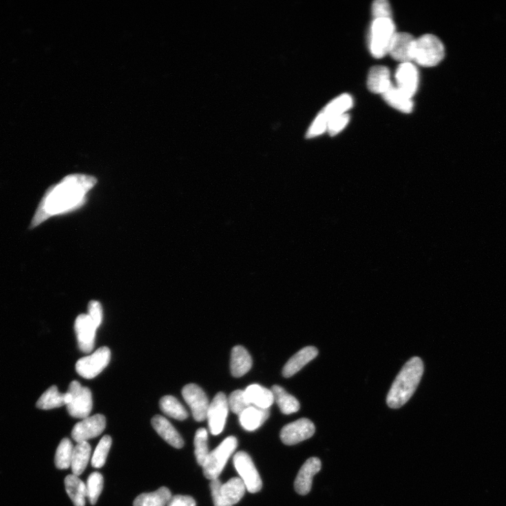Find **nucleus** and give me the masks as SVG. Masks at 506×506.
Here are the masks:
<instances>
[{"label":"nucleus","instance_id":"nucleus-1","mask_svg":"<svg viewBox=\"0 0 506 506\" xmlns=\"http://www.w3.org/2000/svg\"><path fill=\"white\" fill-rule=\"evenodd\" d=\"M97 180L85 175H71L51 186L45 192L34 215L30 229H35L52 217L66 213L84 204L87 193Z\"/></svg>","mask_w":506,"mask_h":506},{"label":"nucleus","instance_id":"nucleus-2","mask_svg":"<svg viewBox=\"0 0 506 506\" xmlns=\"http://www.w3.org/2000/svg\"><path fill=\"white\" fill-rule=\"evenodd\" d=\"M423 371V361L418 357L412 358L403 366L387 397L390 408L399 409L411 399L419 385Z\"/></svg>","mask_w":506,"mask_h":506},{"label":"nucleus","instance_id":"nucleus-3","mask_svg":"<svg viewBox=\"0 0 506 506\" xmlns=\"http://www.w3.org/2000/svg\"><path fill=\"white\" fill-rule=\"evenodd\" d=\"M395 33V25L392 19H375L369 35V50L371 54L377 59H381L388 54Z\"/></svg>","mask_w":506,"mask_h":506},{"label":"nucleus","instance_id":"nucleus-4","mask_svg":"<svg viewBox=\"0 0 506 506\" xmlns=\"http://www.w3.org/2000/svg\"><path fill=\"white\" fill-rule=\"evenodd\" d=\"M445 57L444 45L440 39L426 34L416 39L412 61L424 67H432L440 63Z\"/></svg>","mask_w":506,"mask_h":506},{"label":"nucleus","instance_id":"nucleus-5","mask_svg":"<svg viewBox=\"0 0 506 506\" xmlns=\"http://www.w3.org/2000/svg\"><path fill=\"white\" fill-rule=\"evenodd\" d=\"M238 446V439L231 436L212 452L202 468L205 477L212 481L218 479L229 458Z\"/></svg>","mask_w":506,"mask_h":506},{"label":"nucleus","instance_id":"nucleus-6","mask_svg":"<svg viewBox=\"0 0 506 506\" xmlns=\"http://www.w3.org/2000/svg\"><path fill=\"white\" fill-rule=\"evenodd\" d=\"M67 392L71 394V400L66 405L69 414L76 419L87 418L93 406L91 390L87 387H83L78 381H74L71 383Z\"/></svg>","mask_w":506,"mask_h":506},{"label":"nucleus","instance_id":"nucleus-7","mask_svg":"<svg viewBox=\"0 0 506 506\" xmlns=\"http://www.w3.org/2000/svg\"><path fill=\"white\" fill-rule=\"evenodd\" d=\"M111 350L107 347L98 348L92 355L80 359L76 365L77 373L84 379H92L103 372L111 360Z\"/></svg>","mask_w":506,"mask_h":506},{"label":"nucleus","instance_id":"nucleus-8","mask_svg":"<svg viewBox=\"0 0 506 506\" xmlns=\"http://www.w3.org/2000/svg\"><path fill=\"white\" fill-rule=\"evenodd\" d=\"M233 464L246 489L253 494L260 492L262 482L251 456L244 452L236 453L233 457Z\"/></svg>","mask_w":506,"mask_h":506},{"label":"nucleus","instance_id":"nucleus-9","mask_svg":"<svg viewBox=\"0 0 506 506\" xmlns=\"http://www.w3.org/2000/svg\"><path fill=\"white\" fill-rule=\"evenodd\" d=\"M182 396L189 405L195 421L202 422L207 419L210 406L209 398L204 390L196 384H188L182 389Z\"/></svg>","mask_w":506,"mask_h":506},{"label":"nucleus","instance_id":"nucleus-10","mask_svg":"<svg viewBox=\"0 0 506 506\" xmlns=\"http://www.w3.org/2000/svg\"><path fill=\"white\" fill-rule=\"evenodd\" d=\"M315 432L314 423L308 419H300L285 425L281 431L284 444L294 445L312 437Z\"/></svg>","mask_w":506,"mask_h":506},{"label":"nucleus","instance_id":"nucleus-11","mask_svg":"<svg viewBox=\"0 0 506 506\" xmlns=\"http://www.w3.org/2000/svg\"><path fill=\"white\" fill-rule=\"evenodd\" d=\"M105 416L96 414L88 417L78 423L72 430V437L78 443L87 442L90 439L99 436L106 428Z\"/></svg>","mask_w":506,"mask_h":506},{"label":"nucleus","instance_id":"nucleus-12","mask_svg":"<svg viewBox=\"0 0 506 506\" xmlns=\"http://www.w3.org/2000/svg\"><path fill=\"white\" fill-rule=\"evenodd\" d=\"M229 409L228 399L225 394L218 393L210 403L207 414L209 429L213 434L218 435L223 431Z\"/></svg>","mask_w":506,"mask_h":506},{"label":"nucleus","instance_id":"nucleus-13","mask_svg":"<svg viewBox=\"0 0 506 506\" xmlns=\"http://www.w3.org/2000/svg\"><path fill=\"white\" fill-rule=\"evenodd\" d=\"M74 328L80 350L84 353H90L94 348L97 328L88 315L85 314L76 318Z\"/></svg>","mask_w":506,"mask_h":506},{"label":"nucleus","instance_id":"nucleus-14","mask_svg":"<svg viewBox=\"0 0 506 506\" xmlns=\"http://www.w3.org/2000/svg\"><path fill=\"white\" fill-rule=\"evenodd\" d=\"M416 39L408 32H396L390 45L388 54L402 63L412 61Z\"/></svg>","mask_w":506,"mask_h":506},{"label":"nucleus","instance_id":"nucleus-15","mask_svg":"<svg viewBox=\"0 0 506 506\" xmlns=\"http://www.w3.org/2000/svg\"><path fill=\"white\" fill-rule=\"evenodd\" d=\"M395 78L397 87L412 98L417 91L419 81L417 67L410 62L401 63L397 67Z\"/></svg>","mask_w":506,"mask_h":506},{"label":"nucleus","instance_id":"nucleus-16","mask_svg":"<svg viewBox=\"0 0 506 506\" xmlns=\"http://www.w3.org/2000/svg\"><path fill=\"white\" fill-rule=\"evenodd\" d=\"M321 469V462L317 457L307 460L301 467L295 481V489L300 495H307L312 489L314 476Z\"/></svg>","mask_w":506,"mask_h":506},{"label":"nucleus","instance_id":"nucleus-17","mask_svg":"<svg viewBox=\"0 0 506 506\" xmlns=\"http://www.w3.org/2000/svg\"><path fill=\"white\" fill-rule=\"evenodd\" d=\"M151 424L157 433L169 445L176 449H182L185 442L175 427L165 417L157 415L151 420Z\"/></svg>","mask_w":506,"mask_h":506},{"label":"nucleus","instance_id":"nucleus-18","mask_svg":"<svg viewBox=\"0 0 506 506\" xmlns=\"http://www.w3.org/2000/svg\"><path fill=\"white\" fill-rule=\"evenodd\" d=\"M318 353V350L315 347L309 346L302 348L285 364L283 368V376L285 378L292 377L304 366L317 357Z\"/></svg>","mask_w":506,"mask_h":506},{"label":"nucleus","instance_id":"nucleus-19","mask_svg":"<svg viewBox=\"0 0 506 506\" xmlns=\"http://www.w3.org/2000/svg\"><path fill=\"white\" fill-rule=\"evenodd\" d=\"M392 85L390 73L387 67L376 65L371 67L367 80V86L371 92L383 94Z\"/></svg>","mask_w":506,"mask_h":506},{"label":"nucleus","instance_id":"nucleus-20","mask_svg":"<svg viewBox=\"0 0 506 506\" xmlns=\"http://www.w3.org/2000/svg\"><path fill=\"white\" fill-rule=\"evenodd\" d=\"M253 365L251 356L242 346H235L232 349L231 356V371L235 378H240L246 375Z\"/></svg>","mask_w":506,"mask_h":506},{"label":"nucleus","instance_id":"nucleus-21","mask_svg":"<svg viewBox=\"0 0 506 506\" xmlns=\"http://www.w3.org/2000/svg\"><path fill=\"white\" fill-rule=\"evenodd\" d=\"M247 401L258 408L269 409L275 401L272 390L260 385L254 384L249 386L244 391Z\"/></svg>","mask_w":506,"mask_h":506},{"label":"nucleus","instance_id":"nucleus-22","mask_svg":"<svg viewBox=\"0 0 506 506\" xmlns=\"http://www.w3.org/2000/svg\"><path fill=\"white\" fill-rule=\"evenodd\" d=\"M382 95L386 103L395 109L404 114L412 112L414 103L412 98L405 94L397 87L392 85Z\"/></svg>","mask_w":506,"mask_h":506},{"label":"nucleus","instance_id":"nucleus-23","mask_svg":"<svg viewBox=\"0 0 506 506\" xmlns=\"http://www.w3.org/2000/svg\"><path fill=\"white\" fill-rule=\"evenodd\" d=\"M268 417V409H261L252 405L240 415V421L245 430L254 431L261 427Z\"/></svg>","mask_w":506,"mask_h":506},{"label":"nucleus","instance_id":"nucleus-24","mask_svg":"<svg viewBox=\"0 0 506 506\" xmlns=\"http://www.w3.org/2000/svg\"><path fill=\"white\" fill-rule=\"evenodd\" d=\"M352 106L353 100L352 96L348 94H344L333 100L320 114L328 123L331 119L346 114Z\"/></svg>","mask_w":506,"mask_h":506},{"label":"nucleus","instance_id":"nucleus-25","mask_svg":"<svg viewBox=\"0 0 506 506\" xmlns=\"http://www.w3.org/2000/svg\"><path fill=\"white\" fill-rule=\"evenodd\" d=\"M65 491L75 506H85L87 497L86 485L75 475L65 478Z\"/></svg>","mask_w":506,"mask_h":506},{"label":"nucleus","instance_id":"nucleus-26","mask_svg":"<svg viewBox=\"0 0 506 506\" xmlns=\"http://www.w3.org/2000/svg\"><path fill=\"white\" fill-rule=\"evenodd\" d=\"M172 494L167 487H160L151 493H145L134 500V506H165L171 500Z\"/></svg>","mask_w":506,"mask_h":506},{"label":"nucleus","instance_id":"nucleus-27","mask_svg":"<svg viewBox=\"0 0 506 506\" xmlns=\"http://www.w3.org/2000/svg\"><path fill=\"white\" fill-rule=\"evenodd\" d=\"M246 489V485L241 478H233L222 485L221 493L224 500L233 506L244 497Z\"/></svg>","mask_w":506,"mask_h":506},{"label":"nucleus","instance_id":"nucleus-28","mask_svg":"<svg viewBox=\"0 0 506 506\" xmlns=\"http://www.w3.org/2000/svg\"><path fill=\"white\" fill-rule=\"evenodd\" d=\"M272 392L275 401L284 414L289 415L299 411V403L297 399L288 393L282 387L274 386Z\"/></svg>","mask_w":506,"mask_h":506},{"label":"nucleus","instance_id":"nucleus-29","mask_svg":"<svg viewBox=\"0 0 506 506\" xmlns=\"http://www.w3.org/2000/svg\"><path fill=\"white\" fill-rule=\"evenodd\" d=\"M91 446L87 442L78 443L74 447L72 461L74 475L81 476L89 463L91 455Z\"/></svg>","mask_w":506,"mask_h":506},{"label":"nucleus","instance_id":"nucleus-30","mask_svg":"<svg viewBox=\"0 0 506 506\" xmlns=\"http://www.w3.org/2000/svg\"><path fill=\"white\" fill-rule=\"evenodd\" d=\"M160 408L165 414L178 421H184L189 417L183 405L176 397L171 395L161 398Z\"/></svg>","mask_w":506,"mask_h":506},{"label":"nucleus","instance_id":"nucleus-31","mask_svg":"<svg viewBox=\"0 0 506 506\" xmlns=\"http://www.w3.org/2000/svg\"><path fill=\"white\" fill-rule=\"evenodd\" d=\"M65 405V393H60L56 386L50 387L36 403L37 408L49 410L59 408Z\"/></svg>","mask_w":506,"mask_h":506},{"label":"nucleus","instance_id":"nucleus-32","mask_svg":"<svg viewBox=\"0 0 506 506\" xmlns=\"http://www.w3.org/2000/svg\"><path fill=\"white\" fill-rule=\"evenodd\" d=\"M208 431L205 428H199L195 434L194 447L196 461L202 467L205 465L210 454L208 446Z\"/></svg>","mask_w":506,"mask_h":506},{"label":"nucleus","instance_id":"nucleus-33","mask_svg":"<svg viewBox=\"0 0 506 506\" xmlns=\"http://www.w3.org/2000/svg\"><path fill=\"white\" fill-rule=\"evenodd\" d=\"M74 449L70 439L64 438L61 441L55 456V465L57 468L63 470L71 467Z\"/></svg>","mask_w":506,"mask_h":506},{"label":"nucleus","instance_id":"nucleus-34","mask_svg":"<svg viewBox=\"0 0 506 506\" xmlns=\"http://www.w3.org/2000/svg\"><path fill=\"white\" fill-rule=\"evenodd\" d=\"M112 445V439L109 435H105L101 439L92 458V465L94 467L99 468L105 465Z\"/></svg>","mask_w":506,"mask_h":506},{"label":"nucleus","instance_id":"nucleus-35","mask_svg":"<svg viewBox=\"0 0 506 506\" xmlns=\"http://www.w3.org/2000/svg\"><path fill=\"white\" fill-rule=\"evenodd\" d=\"M104 478L98 472L92 474L87 482V497L92 505H95L103 489Z\"/></svg>","mask_w":506,"mask_h":506},{"label":"nucleus","instance_id":"nucleus-36","mask_svg":"<svg viewBox=\"0 0 506 506\" xmlns=\"http://www.w3.org/2000/svg\"><path fill=\"white\" fill-rule=\"evenodd\" d=\"M229 408L231 411L239 416L252 405L247 401L244 391L238 390L233 391L228 399Z\"/></svg>","mask_w":506,"mask_h":506},{"label":"nucleus","instance_id":"nucleus-37","mask_svg":"<svg viewBox=\"0 0 506 506\" xmlns=\"http://www.w3.org/2000/svg\"><path fill=\"white\" fill-rule=\"evenodd\" d=\"M349 121L350 116L348 114L331 119L327 127L330 136H335V135L341 132L347 126Z\"/></svg>","mask_w":506,"mask_h":506},{"label":"nucleus","instance_id":"nucleus-38","mask_svg":"<svg viewBox=\"0 0 506 506\" xmlns=\"http://www.w3.org/2000/svg\"><path fill=\"white\" fill-rule=\"evenodd\" d=\"M372 14L375 19H392V10L386 0H377L372 6Z\"/></svg>","mask_w":506,"mask_h":506},{"label":"nucleus","instance_id":"nucleus-39","mask_svg":"<svg viewBox=\"0 0 506 506\" xmlns=\"http://www.w3.org/2000/svg\"><path fill=\"white\" fill-rule=\"evenodd\" d=\"M88 316L98 328L103 320V310L99 302L92 300L88 305Z\"/></svg>","mask_w":506,"mask_h":506},{"label":"nucleus","instance_id":"nucleus-40","mask_svg":"<svg viewBox=\"0 0 506 506\" xmlns=\"http://www.w3.org/2000/svg\"><path fill=\"white\" fill-rule=\"evenodd\" d=\"M327 127L328 122L323 116L319 114L310 128L307 137L308 138H313L318 136V135L323 134L326 129H327Z\"/></svg>","mask_w":506,"mask_h":506},{"label":"nucleus","instance_id":"nucleus-41","mask_svg":"<svg viewBox=\"0 0 506 506\" xmlns=\"http://www.w3.org/2000/svg\"><path fill=\"white\" fill-rule=\"evenodd\" d=\"M210 487L215 506H232L223 498L221 493L222 483L218 479L212 481Z\"/></svg>","mask_w":506,"mask_h":506},{"label":"nucleus","instance_id":"nucleus-42","mask_svg":"<svg viewBox=\"0 0 506 506\" xmlns=\"http://www.w3.org/2000/svg\"><path fill=\"white\" fill-rule=\"evenodd\" d=\"M167 506H196V503L191 496L176 495L171 497Z\"/></svg>","mask_w":506,"mask_h":506}]
</instances>
